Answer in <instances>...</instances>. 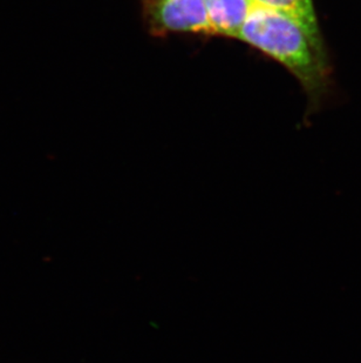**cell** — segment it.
<instances>
[{
  "label": "cell",
  "instance_id": "cell-1",
  "mask_svg": "<svg viewBox=\"0 0 361 363\" xmlns=\"http://www.w3.org/2000/svg\"><path fill=\"white\" fill-rule=\"evenodd\" d=\"M239 39L273 59L299 82L311 113L331 91V65L324 39L291 14L253 5Z\"/></svg>",
  "mask_w": 361,
  "mask_h": 363
},
{
  "label": "cell",
  "instance_id": "cell-2",
  "mask_svg": "<svg viewBox=\"0 0 361 363\" xmlns=\"http://www.w3.org/2000/svg\"><path fill=\"white\" fill-rule=\"evenodd\" d=\"M142 16L154 37L210 35L205 0H142Z\"/></svg>",
  "mask_w": 361,
  "mask_h": 363
},
{
  "label": "cell",
  "instance_id": "cell-3",
  "mask_svg": "<svg viewBox=\"0 0 361 363\" xmlns=\"http://www.w3.org/2000/svg\"><path fill=\"white\" fill-rule=\"evenodd\" d=\"M210 35L239 38L253 10V0H205Z\"/></svg>",
  "mask_w": 361,
  "mask_h": 363
},
{
  "label": "cell",
  "instance_id": "cell-4",
  "mask_svg": "<svg viewBox=\"0 0 361 363\" xmlns=\"http://www.w3.org/2000/svg\"><path fill=\"white\" fill-rule=\"evenodd\" d=\"M255 5L282 11L302 21L314 35L323 38L314 0H253Z\"/></svg>",
  "mask_w": 361,
  "mask_h": 363
}]
</instances>
